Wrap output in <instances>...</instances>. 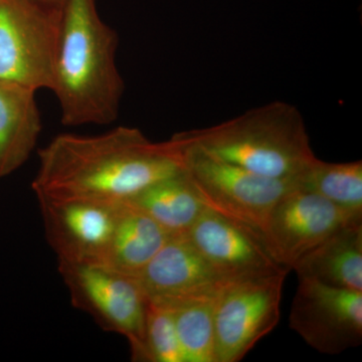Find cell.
Returning a JSON list of instances; mask_svg holds the SVG:
<instances>
[{
  "label": "cell",
  "instance_id": "cell-7",
  "mask_svg": "<svg viewBox=\"0 0 362 362\" xmlns=\"http://www.w3.org/2000/svg\"><path fill=\"white\" fill-rule=\"evenodd\" d=\"M288 273L226 282L214 301L216 362L242 361L280 320Z\"/></svg>",
  "mask_w": 362,
  "mask_h": 362
},
{
  "label": "cell",
  "instance_id": "cell-11",
  "mask_svg": "<svg viewBox=\"0 0 362 362\" xmlns=\"http://www.w3.org/2000/svg\"><path fill=\"white\" fill-rule=\"evenodd\" d=\"M187 235L225 283L289 272L263 235L206 207Z\"/></svg>",
  "mask_w": 362,
  "mask_h": 362
},
{
  "label": "cell",
  "instance_id": "cell-15",
  "mask_svg": "<svg viewBox=\"0 0 362 362\" xmlns=\"http://www.w3.org/2000/svg\"><path fill=\"white\" fill-rule=\"evenodd\" d=\"M170 235L146 214L124 202L103 266L137 278Z\"/></svg>",
  "mask_w": 362,
  "mask_h": 362
},
{
  "label": "cell",
  "instance_id": "cell-4",
  "mask_svg": "<svg viewBox=\"0 0 362 362\" xmlns=\"http://www.w3.org/2000/svg\"><path fill=\"white\" fill-rule=\"evenodd\" d=\"M168 141L204 206L263 237L272 209L296 187L291 180L257 175L173 136Z\"/></svg>",
  "mask_w": 362,
  "mask_h": 362
},
{
  "label": "cell",
  "instance_id": "cell-20",
  "mask_svg": "<svg viewBox=\"0 0 362 362\" xmlns=\"http://www.w3.org/2000/svg\"><path fill=\"white\" fill-rule=\"evenodd\" d=\"M42 4H47V6L56 7V8H62L64 1L65 0H39Z\"/></svg>",
  "mask_w": 362,
  "mask_h": 362
},
{
  "label": "cell",
  "instance_id": "cell-13",
  "mask_svg": "<svg viewBox=\"0 0 362 362\" xmlns=\"http://www.w3.org/2000/svg\"><path fill=\"white\" fill-rule=\"evenodd\" d=\"M292 270L299 279L362 292V220L331 233L298 259Z\"/></svg>",
  "mask_w": 362,
  "mask_h": 362
},
{
  "label": "cell",
  "instance_id": "cell-19",
  "mask_svg": "<svg viewBox=\"0 0 362 362\" xmlns=\"http://www.w3.org/2000/svg\"><path fill=\"white\" fill-rule=\"evenodd\" d=\"M146 349L149 362H183L173 312L150 302L146 320Z\"/></svg>",
  "mask_w": 362,
  "mask_h": 362
},
{
  "label": "cell",
  "instance_id": "cell-2",
  "mask_svg": "<svg viewBox=\"0 0 362 362\" xmlns=\"http://www.w3.org/2000/svg\"><path fill=\"white\" fill-rule=\"evenodd\" d=\"M118 42L96 0L64 1L52 89L64 125H108L118 118L125 90L116 64Z\"/></svg>",
  "mask_w": 362,
  "mask_h": 362
},
{
  "label": "cell",
  "instance_id": "cell-17",
  "mask_svg": "<svg viewBox=\"0 0 362 362\" xmlns=\"http://www.w3.org/2000/svg\"><path fill=\"white\" fill-rule=\"evenodd\" d=\"M297 187L362 216V162L331 163L317 158L294 180Z\"/></svg>",
  "mask_w": 362,
  "mask_h": 362
},
{
  "label": "cell",
  "instance_id": "cell-18",
  "mask_svg": "<svg viewBox=\"0 0 362 362\" xmlns=\"http://www.w3.org/2000/svg\"><path fill=\"white\" fill-rule=\"evenodd\" d=\"M202 298L171 309L183 362H216L214 354V301Z\"/></svg>",
  "mask_w": 362,
  "mask_h": 362
},
{
  "label": "cell",
  "instance_id": "cell-16",
  "mask_svg": "<svg viewBox=\"0 0 362 362\" xmlns=\"http://www.w3.org/2000/svg\"><path fill=\"white\" fill-rule=\"evenodd\" d=\"M126 202L146 214L169 235L187 233L206 209L182 169Z\"/></svg>",
  "mask_w": 362,
  "mask_h": 362
},
{
  "label": "cell",
  "instance_id": "cell-5",
  "mask_svg": "<svg viewBox=\"0 0 362 362\" xmlns=\"http://www.w3.org/2000/svg\"><path fill=\"white\" fill-rule=\"evenodd\" d=\"M61 8L39 0H0V81L52 89Z\"/></svg>",
  "mask_w": 362,
  "mask_h": 362
},
{
  "label": "cell",
  "instance_id": "cell-1",
  "mask_svg": "<svg viewBox=\"0 0 362 362\" xmlns=\"http://www.w3.org/2000/svg\"><path fill=\"white\" fill-rule=\"evenodd\" d=\"M180 171L168 140L152 142L120 126L101 135L56 136L40 149L32 187L37 199L120 204Z\"/></svg>",
  "mask_w": 362,
  "mask_h": 362
},
{
  "label": "cell",
  "instance_id": "cell-3",
  "mask_svg": "<svg viewBox=\"0 0 362 362\" xmlns=\"http://www.w3.org/2000/svg\"><path fill=\"white\" fill-rule=\"evenodd\" d=\"M211 156L275 180H294L315 160L303 116L283 101L230 120L173 135Z\"/></svg>",
  "mask_w": 362,
  "mask_h": 362
},
{
  "label": "cell",
  "instance_id": "cell-9",
  "mask_svg": "<svg viewBox=\"0 0 362 362\" xmlns=\"http://www.w3.org/2000/svg\"><path fill=\"white\" fill-rule=\"evenodd\" d=\"M362 220L320 195L297 187L286 192L272 209L267 221V245L286 270L304 254L320 244L338 228Z\"/></svg>",
  "mask_w": 362,
  "mask_h": 362
},
{
  "label": "cell",
  "instance_id": "cell-8",
  "mask_svg": "<svg viewBox=\"0 0 362 362\" xmlns=\"http://www.w3.org/2000/svg\"><path fill=\"white\" fill-rule=\"evenodd\" d=\"M290 327L321 354L357 347L362 341V292L300 278Z\"/></svg>",
  "mask_w": 362,
  "mask_h": 362
},
{
  "label": "cell",
  "instance_id": "cell-10",
  "mask_svg": "<svg viewBox=\"0 0 362 362\" xmlns=\"http://www.w3.org/2000/svg\"><path fill=\"white\" fill-rule=\"evenodd\" d=\"M58 263L103 265L120 204L37 199Z\"/></svg>",
  "mask_w": 362,
  "mask_h": 362
},
{
  "label": "cell",
  "instance_id": "cell-6",
  "mask_svg": "<svg viewBox=\"0 0 362 362\" xmlns=\"http://www.w3.org/2000/svg\"><path fill=\"white\" fill-rule=\"evenodd\" d=\"M71 304L89 314L104 330L128 340L132 361H147L148 298L137 278L103 265L59 263Z\"/></svg>",
  "mask_w": 362,
  "mask_h": 362
},
{
  "label": "cell",
  "instance_id": "cell-14",
  "mask_svg": "<svg viewBox=\"0 0 362 362\" xmlns=\"http://www.w3.org/2000/svg\"><path fill=\"white\" fill-rule=\"evenodd\" d=\"M35 93L0 81V178L21 168L37 146L42 119Z\"/></svg>",
  "mask_w": 362,
  "mask_h": 362
},
{
  "label": "cell",
  "instance_id": "cell-12",
  "mask_svg": "<svg viewBox=\"0 0 362 362\" xmlns=\"http://www.w3.org/2000/svg\"><path fill=\"white\" fill-rule=\"evenodd\" d=\"M137 279L150 303L170 310L216 296L225 284L187 233L170 235Z\"/></svg>",
  "mask_w": 362,
  "mask_h": 362
}]
</instances>
